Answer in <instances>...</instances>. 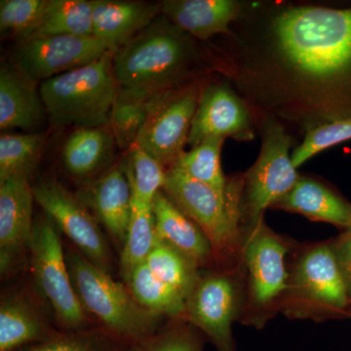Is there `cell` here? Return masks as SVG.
I'll return each mask as SVG.
<instances>
[{
    "label": "cell",
    "instance_id": "obj_1",
    "mask_svg": "<svg viewBox=\"0 0 351 351\" xmlns=\"http://www.w3.org/2000/svg\"><path fill=\"white\" fill-rule=\"evenodd\" d=\"M223 73L261 119L306 132L351 119V7L245 3Z\"/></svg>",
    "mask_w": 351,
    "mask_h": 351
},
{
    "label": "cell",
    "instance_id": "obj_2",
    "mask_svg": "<svg viewBox=\"0 0 351 351\" xmlns=\"http://www.w3.org/2000/svg\"><path fill=\"white\" fill-rule=\"evenodd\" d=\"M203 59L196 39L161 14L115 51L113 73L120 89L160 94L201 80Z\"/></svg>",
    "mask_w": 351,
    "mask_h": 351
},
{
    "label": "cell",
    "instance_id": "obj_3",
    "mask_svg": "<svg viewBox=\"0 0 351 351\" xmlns=\"http://www.w3.org/2000/svg\"><path fill=\"white\" fill-rule=\"evenodd\" d=\"M78 299L101 329L122 343L136 345L160 330L162 316L141 306L129 289L113 280L76 249L66 253Z\"/></svg>",
    "mask_w": 351,
    "mask_h": 351
},
{
    "label": "cell",
    "instance_id": "obj_4",
    "mask_svg": "<svg viewBox=\"0 0 351 351\" xmlns=\"http://www.w3.org/2000/svg\"><path fill=\"white\" fill-rule=\"evenodd\" d=\"M114 52L40 83L39 92L53 126H108L119 92L113 73Z\"/></svg>",
    "mask_w": 351,
    "mask_h": 351
},
{
    "label": "cell",
    "instance_id": "obj_5",
    "mask_svg": "<svg viewBox=\"0 0 351 351\" xmlns=\"http://www.w3.org/2000/svg\"><path fill=\"white\" fill-rule=\"evenodd\" d=\"M243 186L242 180L232 182L230 189L223 193L168 168L162 191L206 234L215 254L228 255L239 245Z\"/></svg>",
    "mask_w": 351,
    "mask_h": 351
},
{
    "label": "cell",
    "instance_id": "obj_6",
    "mask_svg": "<svg viewBox=\"0 0 351 351\" xmlns=\"http://www.w3.org/2000/svg\"><path fill=\"white\" fill-rule=\"evenodd\" d=\"M262 147L260 156L244 181L242 214L251 230L263 221V213L287 195L299 180L292 161L294 138L287 129L271 119H261Z\"/></svg>",
    "mask_w": 351,
    "mask_h": 351
},
{
    "label": "cell",
    "instance_id": "obj_7",
    "mask_svg": "<svg viewBox=\"0 0 351 351\" xmlns=\"http://www.w3.org/2000/svg\"><path fill=\"white\" fill-rule=\"evenodd\" d=\"M29 251L34 279L60 326L66 332L89 329L88 314L73 287L57 226L47 215L34 221Z\"/></svg>",
    "mask_w": 351,
    "mask_h": 351
},
{
    "label": "cell",
    "instance_id": "obj_8",
    "mask_svg": "<svg viewBox=\"0 0 351 351\" xmlns=\"http://www.w3.org/2000/svg\"><path fill=\"white\" fill-rule=\"evenodd\" d=\"M202 80L157 96L135 145L164 167H171L188 145L191 122L197 108Z\"/></svg>",
    "mask_w": 351,
    "mask_h": 351
},
{
    "label": "cell",
    "instance_id": "obj_9",
    "mask_svg": "<svg viewBox=\"0 0 351 351\" xmlns=\"http://www.w3.org/2000/svg\"><path fill=\"white\" fill-rule=\"evenodd\" d=\"M34 199L45 215L73 241L76 250L99 269L108 272L110 247L100 223L77 195L55 180H43L32 186Z\"/></svg>",
    "mask_w": 351,
    "mask_h": 351
},
{
    "label": "cell",
    "instance_id": "obj_10",
    "mask_svg": "<svg viewBox=\"0 0 351 351\" xmlns=\"http://www.w3.org/2000/svg\"><path fill=\"white\" fill-rule=\"evenodd\" d=\"M110 51L115 50L95 36H45L20 43L15 66L32 82L41 83L86 66Z\"/></svg>",
    "mask_w": 351,
    "mask_h": 351
},
{
    "label": "cell",
    "instance_id": "obj_11",
    "mask_svg": "<svg viewBox=\"0 0 351 351\" xmlns=\"http://www.w3.org/2000/svg\"><path fill=\"white\" fill-rule=\"evenodd\" d=\"M255 137L253 113L230 83L205 84L193 122L188 145L191 147L211 138L251 141Z\"/></svg>",
    "mask_w": 351,
    "mask_h": 351
},
{
    "label": "cell",
    "instance_id": "obj_12",
    "mask_svg": "<svg viewBox=\"0 0 351 351\" xmlns=\"http://www.w3.org/2000/svg\"><path fill=\"white\" fill-rule=\"evenodd\" d=\"M237 311V291L223 274L200 276L186 299V318L211 339L217 351H235L232 322Z\"/></svg>",
    "mask_w": 351,
    "mask_h": 351
},
{
    "label": "cell",
    "instance_id": "obj_13",
    "mask_svg": "<svg viewBox=\"0 0 351 351\" xmlns=\"http://www.w3.org/2000/svg\"><path fill=\"white\" fill-rule=\"evenodd\" d=\"M34 189L29 179L12 177L0 182V269L10 271L25 249L34 230Z\"/></svg>",
    "mask_w": 351,
    "mask_h": 351
},
{
    "label": "cell",
    "instance_id": "obj_14",
    "mask_svg": "<svg viewBox=\"0 0 351 351\" xmlns=\"http://www.w3.org/2000/svg\"><path fill=\"white\" fill-rule=\"evenodd\" d=\"M285 244L263 221L250 230L243 255L249 271L251 295L260 306H267L288 288Z\"/></svg>",
    "mask_w": 351,
    "mask_h": 351
},
{
    "label": "cell",
    "instance_id": "obj_15",
    "mask_svg": "<svg viewBox=\"0 0 351 351\" xmlns=\"http://www.w3.org/2000/svg\"><path fill=\"white\" fill-rule=\"evenodd\" d=\"M77 197L117 244L125 242L132 211V189L123 165L84 182Z\"/></svg>",
    "mask_w": 351,
    "mask_h": 351
},
{
    "label": "cell",
    "instance_id": "obj_16",
    "mask_svg": "<svg viewBox=\"0 0 351 351\" xmlns=\"http://www.w3.org/2000/svg\"><path fill=\"white\" fill-rule=\"evenodd\" d=\"M294 287L304 299L332 311H343L351 301L332 246L314 247L295 265Z\"/></svg>",
    "mask_w": 351,
    "mask_h": 351
},
{
    "label": "cell",
    "instance_id": "obj_17",
    "mask_svg": "<svg viewBox=\"0 0 351 351\" xmlns=\"http://www.w3.org/2000/svg\"><path fill=\"white\" fill-rule=\"evenodd\" d=\"M160 4L166 19L197 40L230 34L245 6L235 0H165Z\"/></svg>",
    "mask_w": 351,
    "mask_h": 351
},
{
    "label": "cell",
    "instance_id": "obj_18",
    "mask_svg": "<svg viewBox=\"0 0 351 351\" xmlns=\"http://www.w3.org/2000/svg\"><path fill=\"white\" fill-rule=\"evenodd\" d=\"M48 119L36 83L27 78L17 66L3 64L0 69V128H19L36 133Z\"/></svg>",
    "mask_w": 351,
    "mask_h": 351
},
{
    "label": "cell",
    "instance_id": "obj_19",
    "mask_svg": "<svg viewBox=\"0 0 351 351\" xmlns=\"http://www.w3.org/2000/svg\"><path fill=\"white\" fill-rule=\"evenodd\" d=\"M93 36L115 51L147 29L161 15V4L145 1L92 0Z\"/></svg>",
    "mask_w": 351,
    "mask_h": 351
},
{
    "label": "cell",
    "instance_id": "obj_20",
    "mask_svg": "<svg viewBox=\"0 0 351 351\" xmlns=\"http://www.w3.org/2000/svg\"><path fill=\"white\" fill-rule=\"evenodd\" d=\"M117 145L108 126L76 128L62 149L64 169L75 179L91 181L112 167Z\"/></svg>",
    "mask_w": 351,
    "mask_h": 351
},
{
    "label": "cell",
    "instance_id": "obj_21",
    "mask_svg": "<svg viewBox=\"0 0 351 351\" xmlns=\"http://www.w3.org/2000/svg\"><path fill=\"white\" fill-rule=\"evenodd\" d=\"M58 332L36 304L23 294L3 295L0 302V351H18Z\"/></svg>",
    "mask_w": 351,
    "mask_h": 351
},
{
    "label": "cell",
    "instance_id": "obj_22",
    "mask_svg": "<svg viewBox=\"0 0 351 351\" xmlns=\"http://www.w3.org/2000/svg\"><path fill=\"white\" fill-rule=\"evenodd\" d=\"M152 208L158 239L179 249L198 265L211 260L215 253L206 234L176 206L163 191L154 198Z\"/></svg>",
    "mask_w": 351,
    "mask_h": 351
},
{
    "label": "cell",
    "instance_id": "obj_23",
    "mask_svg": "<svg viewBox=\"0 0 351 351\" xmlns=\"http://www.w3.org/2000/svg\"><path fill=\"white\" fill-rule=\"evenodd\" d=\"M272 208L304 215L314 221L351 226V204L320 182L300 177L294 188Z\"/></svg>",
    "mask_w": 351,
    "mask_h": 351
},
{
    "label": "cell",
    "instance_id": "obj_24",
    "mask_svg": "<svg viewBox=\"0 0 351 351\" xmlns=\"http://www.w3.org/2000/svg\"><path fill=\"white\" fill-rule=\"evenodd\" d=\"M52 36H93L92 0H48L40 19L20 43Z\"/></svg>",
    "mask_w": 351,
    "mask_h": 351
},
{
    "label": "cell",
    "instance_id": "obj_25",
    "mask_svg": "<svg viewBox=\"0 0 351 351\" xmlns=\"http://www.w3.org/2000/svg\"><path fill=\"white\" fill-rule=\"evenodd\" d=\"M136 301L152 313L170 318H186V298L178 289L161 280L145 262L125 279Z\"/></svg>",
    "mask_w": 351,
    "mask_h": 351
},
{
    "label": "cell",
    "instance_id": "obj_26",
    "mask_svg": "<svg viewBox=\"0 0 351 351\" xmlns=\"http://www.w3.org/2000/svg\"><path fill=\"white\" fill-rule=\"evenodd\" d=\"M158 95L141 93L119 88L110 110L108 127L120 149H129L135 145Z\"/></svg>",
    "mask_w": 351,
    "mask_h": 351
},
{
    "label": "cell",
    "instance_id": "obj_27",
    "mask_svg": "<svg viewBox=\"0 0 351 351\" xmlns=\"http://www.w3.org/2000/svg\"><path fill=\"white\" fill-rule=\"evenodd\" d=\"M45 133L2 134L0 137V182L9 178L29 179L38 168L46 143Z\"/></svg>",
    "mask_w": 351,
    "mask_h": 351
},
{
    "label": "cell",
    "instance_id": "obj_28",
    "mask_svg": "<svg viewBox=\"0 0 351 351\" xmlns=\"http://www.w3.org/2000/svg\"><path fill=\"white\" fill-rule=\"evenodd\" d=\"M156 239V221L152 205L133 196L130 223L120 256V274L124 280L132 270L145 262Z\"/></svg>",
    "mask_w": 351,
    "mask_h": 351
},
{
    "label": "cell",
    "instance_id": "obj_29",
    "mask_svg": "<svg viewBox=\"0 0 351 351\" xmlns=\"http://www.w3.org/2000/svg\"><path fill=\"white\" fill-rule=\"evenodd\" d=\"M145 263L158 278L178 289L186 299L200 278L199 265L193 258L158 237Z\"/></svg>",
    "mask_w": 351,
    "mask_h": 351
},
{
    "label": "cell",
    "instance_id": "obj_30",
    "mask_svg": "<svg viewBox=\"0 0 351 351\" xmlns=\"http://www.w3.org/2000/svg\"><path fill=\"white\" fill-rule=\"evenodd\" d=\"M226 138H211L184 152L170 168L180 171L191 179L226 193L232 186L221 166V154Z\"/></svg>",
    "mask_w": 351,
    "mask_h": 351
},
{
    "label": "cell",
    "instance_id": "obj_31",
    "mask_svg": "<svg viewBox=\"0 0 351 351\" xmlns=\"http://www.w3.org/2000/svg\"><path fill=\"white\" fill-rule=\"evenodd\" d=\"M123 168L134 197L152 205L165 184V167L138 145H133L128 149Z\"/></svg>",
    "mask_w": 351,
    "mask_h": 351
},
{
    "label": "cell",
    "instance_id": "obj_32",
    "mask_svg": "<svg viewBox=\"0 0 351 351\" xmlns=\"http://www.w3.org/2000/svg\"><path fill=\"white\" fill-rule=\"evenodd\" d=\"M130 346L122 343L101 328L80 331L60 332L56 336L25 346L18 351H129Z\"/></svg>",
    "mask_w": 351,
    "mask_h": 351
},
{
    "label": "cell",
    "instance_id": "obj_33",
    "mask_svg": "<svg viewBox=\"0 0 351 351\" xmlns=\"http://www.w3.org/2000/svg\"><path fill=\"white\" fill-rule=\"evenodd\" d=\"M351 140V119L337 120L315 127L304 135L302 144L292 152V161L299 168L324 149Z\"/></svg>",
    "mask_w": 351,
    "mask_h": 351
},
{
    "label": "cell",
    "instance_id": "obj_34",
    "mask_svg": "<svg viewBox=\"0 0 351 351\" xmlns=\"http://www.w3.org/2000/svg\"><path fill=\"white\" fill-rule=\"evenodd\" d=\"M48 0H1L0 29L23 40L36 25Z\"/></svg>",
    "mask_w": 351,
    "mask_h": 351
},
{
    "label": "cell",
    "instance_id": "obj_35",
    "mask_svg": "<svg viewBox=\"0 0 351 351\" xmlns=\"http://www.w3.org/2000/svg\"><path fill=\"white\" fill-rule=\"evenodd\" d=\"M129 351H203L195 334L182 325L159 330L149 338L130 346Z\"/></svg>",
    "mask_w": 351,
    "mask_h": 351
},
{
    "label": "cell",
    "instance_id": "obj_36",
    "mask_svg": "<svg viewBox=\"0 0 351 351\" xmlns=\"http://www.w3.org/2000/svg\"><path fill=\"white\" fill-rule=\"evenodd\" d=\"M351 299V226L332 246Z\"/></svg>",
    "mask_w": 351,
    "mask_h": 351
}]
</instances>
